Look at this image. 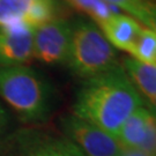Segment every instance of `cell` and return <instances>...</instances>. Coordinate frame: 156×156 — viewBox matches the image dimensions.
<instances>
[{
  "mask_svg": "<svg viewBox=\"0 0 156 156\" xmlns=\"http://www.w3.org/2000/svg\"><path fill=\"white\" fill-rule=\"evenodd\" d=\"M144 101L122 65L84 80L73 106V115L117 138L124 123Z\"/></svg>",
  "mask_w": 156,
  "mask_h": 156,
  "instance_id": "6da1fadb",
  "label": "cell"
},
{
  "mask_svg": "<svg viewBox=\"0 0 156 156\" xmlns=\"http://www.w3.org/2000/svg\"><path fill=\"white\" fill-rule=\"evenodd\" d=\"M0 96L26 120L44 119L50 110L49 86L24 65L0 66Z\"/></svg>",
  "mask_w": 156,
  "mask_h": 156,
  "instance_id": "7a4b0ae2",
  "label": "cell"
},
{
  "mask_svg": "<svg viewBox=\"0 0 156 156\" xmlns=\"http://www.w3.org/2000/svg\"><path fill=\"white\" fill-rule=\"evenodd\" d=\"M66 64L84 80L119 66L116 49L93 22L80 21L73 26Z\"/></svg>",
  "mask_w": 156,
  "mask_h": 156,
  "instance_id": "3957f363",
  "label": "cell"
},
{
  "mask_svg": "<svg viewBox=\"0 0 156 156\" xmlns=\"http://www.w3.org/2000/svg\"><path fill=\"white\" fill-rule=\"evenodd\" d=\"M66 138L86 156H122L123 145L106 131L74 115L62 122Z\"/></svg>",
  "mask_w": 156,
  "mask_h": 156,
  "instance_id": "277c9868",
  "label": "cell"
},
{
  "mask_svg": "<svg viewBox=\"0 0 156 156\" xmlns=\"http://www.w3.org/2000/svg\"><path fill=\"white\" fill-rule=\"evenodd\" d=\"M73 26L57 17L34 31V57L39 62L55 65L66 62Z\"/></svg>",
  "mask_w": 156,
  "mask_h": 156,
  "instance_id": "5b68a950",
  "label": "cell"
},
{
  "mask_svg": "<svg viewBox=\"0 0 156 156\" xmlns=\"http://www.w3.org/2000/svg\"><path fill=\"white\" fill-rule=\"evenodd\" d=\"M117 139L126 148L156 156V113L140 106L124 123Z\"/></svg>",
  "mask_w": 156,
  "mask_h": 156,
  "instance_id": "8992f818",
  "label": "cell"
},
{
  "mask_svg": "<svg viewBox=\"0 0 156 156\" xmlns=\"http://www.w3.org/2000/svg\"><path fill=\"white\" fill-rule=\"evenodd\" d=\"M34 31L23 22L0 27V66H19L33 58Z\"/></svg>",
  "mask_w": 156,
  "mask_h": 156,
  "instance_id": "52a82bcc",
  "label": "cell"
},
{
  "mask_svg": "<svg viewBox=\"0 0 156 156\" xmlns=\"http://www.w3.org/2000/svg\"><path fill=\"white\" fill-rule=\"evenodd\" d=\"M98 28L113 48L128 53L142 31V27L136 20L120 13L111 15Z\"/></svg>",
  "mask_w": 156,
  "mask_h": 156,
  "instance_id": "ba28073f",
  "label": "cell"
},
{
  "mask_svg": "<svg viewBox=\"0 0 156 156\" xmlns=\"http://www.w3.org/2000/svg\"><path fill=\"white\" fill-rule=\"evenodd\" d=\"M122 68L132 82L134 88L140 90L146 98L156 105V65L147 64L134 59L133 57H125Z\"/></svg>",
  "mask_w": 156,
  "mask_h": 156,
  "instance_id": "9c48e42d",
  "label": "cell"
},
{
  "mask_svg": "<svg viewBox=\"0 0 156 156\" xmlns=\"http://www.w3.org/2000/svg\"><path fill=\"white\" fill-rule=\"evenodd\" d=\"M24 156H86L67 138H49L34 146Z\"/></svg>",
  "mask_w": 156,
  "mask_h": 156,
  "instance_id": "30bf717a",
  "label": "cell"
},
{
  "mask_svg": "<svg viewBox=\"0 0 156 156\" xmlns=\"http://www.w3.org/2000/svg\"><path fill=\"white\" fill-rule=\"evenodd\" d=\"M34 0H0V27L23 22L27 24Z\"/></svg>",
  "mask_w": 156,
  "mask_h": 156,
  "instance_id": "8fae6325",
  "label": "cell"
},
{
  "mask_svg": "<svg viewBox=\"0 0 156 156\" xmlns=\"http://www.w3.org/2000/svg\"><path fill=\"white\" fill-rule=\"evenodd\" d=\"M78 12L82 13L94 21L97 27L102 26L109 17L113 15L111 6L108 5L104 0H66Z\"/></svg>",
  "mask_w": 156,
  "mask_h": 156,
  "instance_id": "7c38bea8",
  "label": "cell"
},
{
  "mask_svg": "<svg viewBox=\"0 0 156 156\" xmlns=\"http://www.w3.org/2000/svg\"><path fill=\"white\" fill-rule=\"evenodd\" d=\"M129 53L136 60L156 65V34L149 28H142L139 38Z\"/></svg>",
  "mask_w": 156,
  "mask_h": 156,
  "instance_id": "4fadbf2b",
  "label": "cell"
},
{
  "mask_svg": "<svg viewBox=\"0 0 156 156\" xmlns=\"http://www.w3.org/2000/svg\"><path fill=\"white\" fill-rule=\"evenodd\" d=\"M108 5L115 6L119 9H123L128 14V16L136 19L149 28V12L151 4L149 0H104Z\"/></svg>",
  "mask_w": 156,
  "mask_h": 156,
  "instance_id": "5bb4252c",
  "label": "cell"
},
{
  "mask_svg": "<svg viewBox=\"0 0 156 156\" xmlns=\"http://www.w3.org/2000/svg\"><path fill=\"white\" fill-rule=\"evenodd\" d=\"M149 29L156 34V2L151 1L149 12Z\"/></svg>",
  "mask_w": 156,
  "mask_h": 156,
  "instance_id": "9a60e30c",
  "label": "cell"
},
{
  "mask_svg": "<svg viewBox=\"0 0 156 156\" xmlns=\"http://www.w3.org/2000/svg\"><path fill=\"white\" fill-rule=\"evenodd\" d=\"M4 120H5V115H4V111H2V109L0 108V127L2 126V124H4Z\"/></svg>",
  "mask_w": 156,
  "mask_h": 156,
  "instance_id": "2e32d148",
  "label": "cell"
},
{
  "mask_svg": "<svg viewBox=\"0 0 156 156\" xmlns=\"http://www.w3.org/2000/svg\"><path fill=\"white\" fill-rule=\"evenodd\" d=\"M155 108H156V105H155ZM155 113H156V112H155Z\"/></svg>",
  "mask_w": 156,
  "mask_h": 156,
  "instance_id": "e0dca14e",
  "label": "cell"
}]
</instances>
